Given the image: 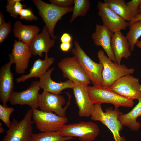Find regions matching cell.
<instances>
[{
	"instance_id": "cell-1",
	"label": "cell",
	"mask_w": 141,
	"mask_h": 141,
	"mask_svg": "<svg viewBox=\"0 0 141 141\" xmlns=\"http://www.w3.org/2000/svg\"><path fill=\"white\" fill-rule=\"evenodd\" d=\"M32 1L45 24L50 37L55 40L57 36L54 35V31L56 24L64 15L73 11V6L62 7L47 3L41 0Z\"/></svg>"
},
{
	"instance_id": "cell-2",
	"label": "cell",
	"mask_w": 141,
	"mask_h": 141,
	"mask_svg": "<svg viewBox=\"0 0 141 141\" xmlns=\"http://www.w3.org/2000/svg\"><path fill=\"white\" fill-rule=\"evenodd\" d=\"M97 56L99 63L103 67L102 86L110 88L119 78L133 74L134 72L133 68H128L124 64L113 62L105 55L103 50L98 51Z\"/></svg>"
},
{
	"instance_id": "cell-3",
	"label": "cell",
	"mask_w": 141,
	"mask_h": 141,
	"mask_svg": "<svg viewBox=\"0 0 141 141\" xmlns=\"http://www.w3.org/2000/svg\"><path fill=\"white\" fill-rule=\"evenodd\" d=\"M75 47L71 52L74 57L93 85L102 86L103 67L96 63L84 51L78 42L74 43Z\"/></svg>"
},
{
	"instance_id": "cell-4",
	"label": "cell",
	"mask_w": 141,
	"mask_h": 141,
	"mask_svg": "<svg viewBox=\"0 0 141 141\" xmlns=\"http://www.w3.org/2000/svg\"><path fill=\"white\" fill-rule=\"evenodd\" d=\"M122 113L118 108L113 109L111 107L103 111L101 105L94 104L93 111L91 116V119L95 121H98L105 125L112 132L115 141H126V138L121 136L119 132L123 129V126L118 120L119 115Z\"/></svg>"
},
{
	"instance_id": "cell-5",
	"label": "cell",
	"mask_w": 141,
	"mask_h": 141,
	"mask_svg": "<svg viewBox=\"0 0 141 141\" xmlns=\"http://www.w3.org/2000/svg\"><path fill=\"white\" fill-rule=\"evenodd\" d=\"M88 91L90 99L94 104L109 103L117 108L120 107H132L134 104L133 101L116 93L109 88L96 85L88 86Z\"/></svg>"
},
{
	"instance_id": "cell-6",
	"label": "cell",
	"mask_w": 141,
	"mask_h": 141,
	"mask_svg": "<svg viewBox=\"0 0 141 141\" xmlns=\"http://www.w3.org/2000/svg\"><path fill=\"white\" fill-rule=\"evenodd\" d=\"M32 116L31 109L27 111L23 118L20 121L13 119L2 141H30L33 133L32 126L34 123Z\"/></svg>"
},
{
	"instance_id": "cell-7",
	"label": "cell",
	"mask_w": 141,
	"mask_h": 141,
	"mask_svg": "<svg viewBox=\"0 0 141 141\" xmlns=\"http://www.w3.org/2000/svg\"><path fill=\"white\" fill-rule=\"evenodd\" d=\"M57 131L64 137H79L80 141H93L99 132L98 125L91 121L65 124Z\"/></svg>"
},
{
	"instance_id": "cell-8",
	"label": "cell",
	"mask_w": 141,
	"mask_h": 141,
	"mask_svg": "<svg viewBox=\"0 0 141 141\" xmlns=\"http://www.w3.org/2000/svg\"><path fill=\"white\" fill-rule=\"evenodd\" d=\"M66 94L68 97V101L64 107L65 100L62 96L44 91L41 93H39L38 104L40 110L54 112L59 116L66 117V110L70 105L71 97L68 93Z\"/></svg>"
},
{
	"instance_id": "cell-9",
	"label": "cell",
	"mask_w": 141,
	"mask_h": 141,
	"mask_svg": "<svg viewBox=\"0 0 141 141\" xmlns=\"http://www.w3.org/2000/svg\"><path fill=\"white\" fill-rule=\"evenodd\" d=\"M32 109L33 120L36 128L41 132L57 131L68 121L66 117L59 116L53 112Z\"/></svg>"
},
{
	"instance_id": "cell-10",
	"label": "cell",
	"mask_w": 141,
	"mask_h": 141,
	"mask_svg": "<svg viewBox=\"0 0 141 141\" xmlns=\"http://www.w3.org/2000/svg\"><path fill=\"white\" fill-rule=\"evenodd\" d=\"M110 89L116 93L132 101L141 98V84L139 80L131 75L119 78Z\"/></svg>"
},
{
	"instance_id": "cell-11",
	"label": "cell",
	"mask_w": 141,
	"mask_h": 141,
	"mask_svg": "<svg viewBox=\"0 0 141 141\" xmlns=\"http://www.w3.org/2000/svg\"><path fill=\"white\" fill-rule=\"evenodd\" d=\"M63 77L76 84L88 85L91 81L75 58L67 57L62 58L58 64Z\"/></svg>"
},
{
	"instance_id": "cell-12",
	"label": "cell",
	"mask_w": 141,
	"mask_h": 141,
	"mask_svg": "<svg viewBox=\"0 0 141 141\" xmlns=\"http://www.w3.org/2000/svg\"><path fill=\"white\" fill-rule=\"evenodd\" d=\"M40 89L39 81H34L26 90L19 92L14 91L9 101L13 105H27L31 109H37L39 107V92Z\"/></svg>"
},
{
	"instance_id": "cell-13",
	"label": "cell",
	"mask_w": 141,
	"mask_h": 141,
	"mask_svg": "<svg viewBox=\"0 0 141 141\" xmlns=\"http://www.w3.org/2000/svg\"><path fill=\"white\" fill-rule=\"evenodd\" d=\"M97 7L98 10V14L103 25L113 33L125 30L129 26L128 22L110 9L104 2L98 1Z\"/></svg>"
},
{
	"instance_id": "cell-14",
	"label": "cell",
	"mask_w": 141,
	"mask_h": 141,
	"mask_svg": "<svg viewBox=\"0 0 141 141\" xmlns=\"http://www.w3.org/2000/svg\"><path fill=\"white\" fill-rule=\"evenodd\" d=\"M9 62L2 66L0 69V100L4 106L7 105L14 92L13 76L11 70L14 59L11 53L9 54Z\"/></svg>"
},
{
	"instance_id": "cell-15",
	"label": "cell",
	"mask_w": 141,
	"mask_h": 141,
	"mask_svg": "<svg viewBox=\"0 0 141 141\" xmlns=\"http://www.w3.org/2000/svg\"><path fill=\"white\" fill-rule=\"evenodd\" d=\"M12 54L15 65V71L17 74L24 75L28 66L32 55L29 45L15 40L13 45Z\"/></svg>"
},
{
	"instance_id": "cell-16",
	"label": "cell",
	"mask_w": 141,
	"mask_h": 141,
	"mask_svg": "<svg viewBox=\"0 0 141 141\" xmlns=\"http://www.w3.org/2000/svg\"><path fill=\"white\" fill-rule=\"evenodd\" d=\"M113 34V33L104 25L97 24L95 31L92 34L91 38L96 45L102 47L108 57L113 62H116L111 46Z\"/></svg>"
},
{
	"instance_id": "cell-17",
	"label": "cell",
	"mask_w": 141,
	"mask_h": 141,
	"mask_svg": "<svg viewBox=\"0 0 141 141\" xmlns=\"http://www.w3.org/2000/svg\"><path fill=\"white\" fill-rule=\"evenodd\" d=\"M88 86L76 84L73 89L76 103L79 108L78 115L80 117L91 116L94 109V104L89 96Z\"/></svg>"
},
{
	"instance_id": "cell-18",
	"label": "cell",
	"mask_w": 141,
	"mask_h": 141,
	"mask_svg": "<svg viewBox=\"0 0 141 141\" xmlns=\"http://www.w3.org/2000/svg\"><path fill=\"white\" fill-rule=\"evenodd\" d=\"M55 40L50 37L45 26H44L42 32L36 35L29 45L32 54L41 57L43 53L48 54L50 49L54 46Z\"/></svg>"
},
{
	"instance_id": "cell-19",
	"label": "cell",
	"mask_w": 141,
	"mask_h": 141,
	"mask_svg": "<svg viewBox=\"0 0 141 141\" xmlns=\"http://www.w3.org/2000/svg\"><path fill=\"white\" fill-rule=\"evenodd\" d=\"M55 68L49 69L43 75L39 78V85L44 91L57 95H60L64 90L68 88L73 89L76 84L69 79L64 82H56L52 80L51 75Z\"/></svg>"
},
{
	"instance_id": "cell-20",
	"label": "cell",
	"mask_w": 141,
	"mask_h": 141,
	"mask_svg": "<svg viewBox=\"0 0 141 141\" xmlns=\"http://www.w3.org/2000/svg\"><path fill=\"white\" fill-rule=\"evenodd\" d=\"M111 46L116 62L119 64H121L122 58L127 59L131 55L128 39L121 31L113 34Z\"/></svg>"
},
{
	"instance_id": "cell-21",
	"label": "cell",
	"mask_w": 141,
	"mask_h": 141,
	"mask_svg": "<svg viewBox=\"0 0 141 141\" xmlns=\"http://www.w3.org/2000/svg\"><path fill=\"white\" fill-rule=\"evenodd\" d=\"M54 58L48 57V54H45L44 60H36L29 70V73L26 75H22L16 79V82H24L29 79L35 77L40 78L44 74L49 70L50 67L53 63Z\"/></svg>"
},
{
	"instance_id": "cell-22",
	"label": "cell",
	"mask_w": 141,
	"mask_h": 141,
	"mask_svg": "<svg viewBox=\"0 0 141 141\" xmlns=\"http://www.w3.org/2000/svg\"><path fill=\"white\" fill-rule=\"evenodd\" d=\"M13 31L14 36L19 40L29 45L38 34L40 29L36 26L23 24L21 21L18 20L15 23Z\"/></svg>"
},
{
	"instance_id": "cell-23",
	"label": "cell",
	"mask_w": 141,
	"mask_h": 141,
	"mask_svg": "<svg viewBox=\"0 0 141 141\" xmlns=\"http://www.w3.org/2000/svg\"><path fill=\"white\" fill-rule=\"evenodd\" d=\"M138 100V103L132 110L125 114L122 113L118 117V120L123 126L133 131H137L141 127V124L137 121L138 117L141 116V98Z\"/></svg>"
},
{
	"instance_id": "cell-24",
	"label": "cell",
	"mask_w": 141,
	"mask_h": 141,
	"mask_svg": "<svg viewBox=\"0 0 141 141\" xmlns=\"http://www.w3.org/2000/svg\"><path fill=\"white\" fill-rule=\"evenodd\" d=\"M108 7L126 21L132 20L128 7L124 0H104Z\"/></svg>"
},
{
	"instance_id": "cell-25",
	"label": "cell",
	"mask_w": 141,
	"mask_h": 141,
	"mask_svg": "<svg viewBox=\"0 0 141 141\" xmlns=\"http://www.w3.org/2000/svg\"><path fill=\"white\" fill-rule=\"evenodd\" d=\"M74 139L73 137L63 136L57 131H47L33 133L30 141H67Z\"/></svg>"
},
{
	"instance_id": "cell-26",
	"label": "cell",
	"mask_w": 141,
	"mask_h": 141,
	"mask_svg": "<svg viewBox=\"0 0 141 141\" xmlns=\"http://www.w3.org/2000/svg\"><path fill=\"white\" fill-rule=\"evenodd\" d=\"M129 26L126 37L129 44L130 50L133 52L136 42L141 36V20L129 25Z\"/></svg>"
},
{
	"instance_id": "cell-27",
	"label": "cell",
	"mask_w": 141,
	"mask_h": 141,
	"mask_svg": "<svg viewBox=\"0 0 141 141\" xmlns=\"http://www.w3.org/2000/svg\"><path fill=\"white\" fill-rule=\"evenodd\" d=\"M74 6L73 13L70 22L72 23L77 17L85 16L87 14L91 7V3L89 0H74Z\"/></svg>"
},
{
	"instance_id": "cell-28",
	"label": "cell",
	"mask_w": 141,
	"mask_h": 141,
	"mask_svg": "<svg viewBox=\"0 0 141 141\" xmlns=\"http://www.w3.org/2000/svg\"><path fill=\"white\" fill-rule=\"evenodd\" d=\"M21 0H8L6 6V11L9 13L11 16L14 18H17L19 15L21 10L24 8L26 5L23 4Z\"/></svg>"
},
{
	"instance_id": "cell-29",
	"label": "cell",
	"mask_w": 141,
	"mask_h": 141,
	"mask_svg": "<svg viewBox=\"0 0 141 141\" xmlns=\"http://www.w3.org/2000/svg\"><path fill=\"white\" fill-rule=\"evenodd\" d=\"M14 110V109L13 107L0 105V119L8 128L11 124L10 116Z\"/></svg>"
},
{
	"instance_id": "cell-30",
	"label": "cell",
	"mask_w": 141,
	"mask_h": 141,
	"mask_svg": "<svg viewBox=\"0 0 141 141\" xmlns=\"http://www.w3.org/2000/svg\"><path fill=\"white\" fill-rule=\"evenodd\" d=\"M19 15L20 19L28 21H36L38 17L35 15L30 8H24L20 11Z\"/></svg>"
},
{
	"instance_id": "cell-31",
	"label": "cell",
	"mask_w": 141,
	"mask_h": 141,
	"mask_svg": "<svg viewBox=\"0 0 141 141\" xmlns=\"http://www.w3.org/2000/svg\"><path fill=\"white\" fill-rule=\"evenodd\" d=\"M141 3V0H132L126 3L130 11L132 20L138 14L139 7Z\"/></svg>"
},
{
	"instance_id": "cell-32",
	"label": "cell",
	"mask_w": 141,
	"mask_h": 141,
	"mask_svg": "<svg viewBox=\"0 0 141 141\" xmlns=\"http://www.w3.org/2000/svg\"><path fill=\"white\" fill-rule=\"evenodd\" d=\"M11 22L0 26V43H2L7 38L11 31Z\"/></svg>"
},
{
	"instance_id": "cell-33",
	"label": "cell",
	"mask_w": 141,
	"mask_h": 141,
	"mask_svg": "<svg viewBox=\"0 0 141 141\" xmlns=\"http://www.w3.org/2000/svg\"><path fill=\"white\" fill-rule=\"evenodd\" d=\"M49 1L50 3L62 7L72 6L74 4V0H50Z\"/></svg>"
},
{
	"instance_id": "cell-34",
	"label": "cell",
	"mask_w": 141,
	"mask_h": 141,
	"mask_svg": "<svg viewBox=\"0 0 141 141\" xmlns=\"http://www.w3.org/2000/svg\"><path fill=\"white\" fill-rule=\"evenodd\" d=\"M72 39V37L70 34L65 33L61 36L60 40L61 43H71Z\"/></svg>"
},
{
	"instance_id": "cell-35",
	"label": "cell",
	"mask_w": 141,
	"mask_h": 141,
	"mask_svg": "<svg viewBox=\"0 0 141 141\" xmlns=\"http://www.w3.org/2000/svg\"><path fill=\"white\" fill-rule=\"evenodd\" d=\"M72 46L71 43H62L60 46V48L62 51L66 52L68 51Z\"/></svg>"
},
{
	"instance_id": "cell-36",
	"label": "cell",
	"mask_w": 141,
	"mask_h": 141,
	"mask_svg": "<svg viewBox=\"0 0 141 141\" xmlns=\"http://www.w3.org/2000/svg\"><path fill=\"white\" fill-rule=\"evenodd\" d=\"M140 20H141V13L138 14L131 21L128 22L129 25Z\"/></svg>"
},
{
	"instance_id": "cell-37",
	"label": "cell",
	"mask_w": 141,
	"mask_h": 141,
	"mask_svg": "<svg viewBox=\"0 0 141 141\" xmlns=\"http://www.w3.org/2000/svg\"><path fill=\"white\" fill-rule=\"evenodd\" d=\"M6 23L5 22L4 17L3 13L0 12V26L5 24Z\"/></svg>"
},
{
	"instance_id": "cell-38",
	"label": "cell",
	"mask_w": 141,
	"mask_h": 141,
	"mask_svg": "<svg viewBox=\"0 0 141 141\" xmlns=\"http://www.w3.org/2000/svg\"><path fill=\"white\" fill-rule=\"evenodd\" d=\"M135 46L141 49V40H138L136 42Z\"/></svg>"
},
{
	"instance_id": "cell-39",
	"label": "cell",
	"mask_w": 141,
	"mask_h": 141,
	"mask_svg": "<svg viewBox=\"0 0 141 141\" xmlns=\"http://www.w3.org/2000/svg\"><path fill=\"white\" fill-rule=\"evenodd\" d=\"M0 123V133H1L4 132V129L3 127L2 126V123L1 122Z\"/></svg>"
},
{
	"instance_id": "cell-40",
	"label": "cell",
	"mask_w": 141,
	"mask_h": 141,
	"mask_svg": "<svg viewBox=\"0 0 141 141\" xmlns=\"http://www.w3.org/2000/svg\"><path fill=\"white\" fill-rule=\"evenodd\" d=\"M140 13H141V3L139 5L138 11V14Z\"/></svg>"
},
{
	"instance_id": "cell-41",
	"label": "cell",
	"mask_w": 141,
	"mask_h": 141,
	"mask_svg": "<svg viewBox=\"0 0 141 141\" xmlns=\"http://www.w3.org/2000/svg\"><path fill=\"white\" fill-rule=\"evenodd\" d=\"M140 118H141V116H140Z\"/></svg>"
}]
</instances>
